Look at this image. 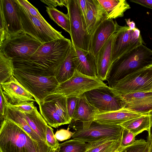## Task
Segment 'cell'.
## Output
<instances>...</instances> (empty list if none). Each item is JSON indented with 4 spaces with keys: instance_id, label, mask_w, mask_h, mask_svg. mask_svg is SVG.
I'll list each match as a JSON object with an SVG mask.
<instances>
[{
    "instance_id": "obj_38",
    "label": "cell",
    "mask_w": 152,
    "mask_h": 152,
    "mask_svg": "<svg viewBox=\"0 0 152 152\" xmlns=\"http://www.w3.org/2000/svg\"><path fill=\"white\" fill-rule=\"evenodd\" d=\"M69 127L68 126L67 129H61L56 132L54 135L58 141H62L72 137L74 132L69 131Z\"/></svg>"
},
{
    "instance_id": "obj_12",
    "label": "cell",
    "mask_w": 152,
    "mask_h": 152,
    "mask_svg": "<svg viewBox=\"0 0 152 152\" xmlns=\"http://www.w3.org/2000/svg\"><path fill=\"white\" fill-rule=\"evenodd\" d=\"M73 128L75 131L72 137L88 143L107 137H120L124 128L119 125L101 124L94 121L87 129H83L81 124H76Z\"/></svg>"
},
{
    "instance_id": "obj_24",
    "label": "cell",
    "mask_w": 152,
    "mask_h": 152,
    "mask_svg": "<svg viewBox=\"0 0 152 152\" xmlns=\"http://www.w3.org/2000/svg\"><path fill=\"white\" fill-rule=\"evenodd\" d=\"M23 113L24 117L31 128L42 140L46 142L48 124L38 111L37 107L35 106L34 110L31 112Z\"/></svg>"
},
{
    "instance_id": "obj_1",
    "label": "cell",
    "mask_w": 152,
    "mask_h": 152,
    "mask_svg": "<svg viewBox=\"0 0 152 152\" xmlns=\"http://www.w3.org/2000/svg\"><path fill=\"white\" fill-rule=\"evenodd\" d=\"M71 46L65 38L42 44L29 59L13 60L15 69L37 75L55 76Z\"/></svg>"
},
{
    "instance_id": "obj_13",
    "label": "cell",
    "mask_w": 152,
    "mask_h": 152,
    "mask_svg": "<svg viewBox=\"0 0 152 152\" xmlns=\"http://www.w3.org/2000/svg\"><path fill=\"white\" fill-rule=\"evenodd\" d=\"M0 11L7 29L8 39L23 32L18 4L16 0H0Z\"/></svg>"
},
{
    "instance_id": "obj_28",
    "label": "cell",
    "mask_w": 152,
    "mask_h": 152,
    "mask_svg": "<svg viewBox=\"0 0 152 152\" xmlns=\"http://www.w3.org/2000/svg\"><path fill=\"white\" fill-rule=\"evenodd\" d=\"M46 8L50 18L70 35V21L68 13L65 14L55 7L46 6Z\"/></svg>"
},
{
    "instance_id": "obj_4",
    "label": "cell",
    "mask_w": 152,
    "mask_h": 152,
    "mask_svg": "<svg viewBox=\"0 0 152 152\" xmlns=\"http://www.w3.org/2000/svg\"><path fill=\"white\" fill-rule=\"evenodd\" d=\"M14 76L32 95L38 105L59 85L55 76L37 75L15 69Z\"/></svg>"
},
{
    "instance_id": "obj_3",
    "label": "cell",
    "mask_w": 152,
    "mask_h": 152,
    "mask_svg": "<svg viewBox=\"0 0 152 152\" xmlns=\"http://www.w3.org/2000/svg\"><path fill=\"white\" fill-rule=\"evenodd\" d=\"M37 145V141L15 123L6 119L1 122L0 152H32Z\"/></svg>"
},
{
    "instance_id": "obj_20",
    "label": "cell",
    "mask_w": 152,
    "mask_h": 152,
    "mask_svg": "<svg viewBox=\"0 0 152 152\" xmlns=\"http://www.w3.org/2000/svg\"><path fill=\"white\" fill-rule=\"evenodd\" d=\"M113 34L99 52L96 57V76L103 81L107 80L111 63V56Z\"/></svg>"
},
{
    "instance_id": "obj_33",
    "label": "cell",
    "mask_w": 152,
    "mask_h": 152,
    "mask_svg": "<svg viewBox=\"0 0 152 152\" xmlns=\"http://www.w3.org/2000/svg\"><path fill=\"white\" fill-rule=\"evenodd\" d=\"M148 143V141L143 139L136 140L132 145L122 148L118 152H144Z\"/></svg>"
},
{
    "instance_id": "obj_39",
    "label": "cell",
    "mask_w": 152,
    "mask_h": 152,
    "mask_svg": "<svg viewBox=\"0 0 152 152\" xmlns=\"http://www.w3.org/2000/svg\"><path fill=\"white\" fill-rule=\"evenodd\" d=\"M34 101L26 102L19 104L12 105L22 113H28L31 112L34 109Z\"/></svg>"
},
{
    "instance_id": "obj_7",
    "label": "cell",
    "mask_w": 152,
    "mask_h": 152,
    "mask_svg": "<svg viewBox=\"0 0 152 152\" xmlns=\"http://www.w3.org/2000/svg\"><path fill=\"white\" fill-rule=\"evenodd\" d=\"M148 66L128 74L116 82L112 88L121 95L152 92V70Z\"/></svg>"
},
{
    "instance_id": "obj_11",
    "label": "cell",
    "mask_w": 152,
    "mask_h": 152,
    "mask_svg": "<svg viewBox=\"0 0 152 152\" xmlns=\"http://www.w3.org/2000/svg\"><path fill=\"white\" fill-rule=\"evenodd\" d=\"M88 102L101 111H111L123 108L122 96L107 85L97 88L84 94Z\"/></svg>"
},
{
    "instance_id": "obj_45",
    "label": "cell",
    "mask_w": 152,
    "mask_h": 152,
    "mask_svg": "<svg viewBox=\"0 0 152 152\" xmlns=\"http://www.w3.org/2000/svg\"><path fill=\"white\" fill-rule=\"evenodd\" d=\"M55 149L48 146L46 142L41 140L38 142V145L32 152H53Z\"/></svg>"
},
{
    "instance_id": "obj_47",
    "label": "cell",
    "mask_w": 152,
    "mask_h": 152,
    "mask_svg": "<svg viewBox=\"0 0 152 152\" xmlns=\"http://www.w3.org/2000/svg\"><path fill=\"white\" fill-rule=\"evenodd\" d=\"M129 1L152 9V0H130Z\"/></svg>"
},
{
    "instance_id": "obj_22",
    "label": "cell",
    "mask_w": 152,
    "mask_h": 152,
    "mask_svg": "<svg viewBox=\"0 0 152 152\" xmlns=\"http://www.w3.org/2000/svg\"><path fill=\"white\" fill-rule=\"evenodd\" d=\"M119 125L129 130L135 136L144 131H147L149 137L152 126V114L144 115L127 121Z\"/></svg>"
},
{
    "instance_id": "obj_16",
    "label": "cell",
    "mask_w": 152,
    "mask_h": 152,
    "mask_svg": "<svg viewBox=\"0 0 152 152\" xmlns=\"http://www.w3.org/2000/svg\"><path fill=\"white\" fill-rule=\"evenodd\" d=\"M144 115L145 114L132 111L124 107L111 111H101L98 110L94 115V121L101 124L119 125Z\"/></svg>"
},
{
    "instance_id": "obj_5",
    "label": "cell",
    "mask_w": 152,
    "mask_h": 152,
    "mask_svg": "<svg viewBox=\"0 0 152 152\" xmlns=\"http://www.w3.org/2000/svg\"><path fill=\"white\" fill-rule=\"evenodd\" d=\"M18 4L23 32L42 44L65 38L62 34L61 32L55 29L48 22H43L32 16Z\"/></svg>"
},
{
    "instance_id": "obj_27",
    "label": "cell",
    "mask_w": 152,
    "mask_h": 152,
    "mask_svg": "<svg viewBox=\"0 0 152 152\" xmlns=\"http://www.w3.org/2000/svg\"><path fill=\"white\" fill-rule=\"evenodd\" d=\"M39 106L40 114L50 126L56 128L65 124L49 102L44 99Z\"/></svg>"
},
{
    "instance_id": "obj_37",
    "label": "cell",
    "mask_w": 152,
    "mask_h": 152,
    "mask_svg": "<svg viewBox=\"0 0 152 152\" xmlns=\"http://www.w3.org/2000/svg\"><path fill=\"white\" fill-rule=\"evenodd\" d=\"M53 131L51 126L48 125L46 132V142L48 146L56 149L59 147V143L55 137Z\"/></svg>"
},
{
    "instance_id": "obj_18",
    "label": "cell",
    "mask_w": 152,
    "mask_h": 152,
    "mask_svg": "<svg viewBox=\"0 0 152 152\" xmlns=\"http://www.w3.org/2000/svg\"><path fill=\"white\" fill-rule=\"evenodd\" d=\"M98 110L88 102L84 94L78 98L72 121H80L83 129L88 128L94 121Z\"/></svg>"
},
{
    "instance_id": "obj_48",
    "label": "cell",
    "mask_w": 152,
    "mask_h": 152,
    "mask_svg": "<svg viewBox=\"0 0 152 152\" xmlns=\"http://www.w3.org/2000/svg\"><path fill=\"white\" fill-rule=\"evenodd\" d=\"M127 25L131 29H134L136 28L135 23L133 21H131L130 19H125Z\"/></svg>"
},
{
    "instance_id": "obj_52",
    "label": "cell",
    "mask_w": 152,
    "mask_h": 152,
    "mask_svg": "<svg viewBox=\"0 0 152 152\" xmlns=\"http://www.w3.org/2000/svg\"><path fill=\"white\" fill-rule=\"evenodd\" d=\"M53 152H59L58 147L57 149H55Z\"/></svg>"
},
{
    "instance_id": "obj_30",
    "label": "cell",
    "mask_w": 152,
    "mask_h": 152,
    "mask_svg": "<svg viewBox=\"0 0 152 152\" xmlns=\"http://www.w3.org/2000/svg\"><path fill=\"white\" fill-rule=\"evenodd\" d=\"M15 67L13 60L6 57L0 51V83H4L14 75Z\"/></svg>"
},
{
    "instance_id": "obj_40",
    "label": "cell",
    "mask_w": 152,
    "mask_h": 152,
    "mask_svg": "<svg viewBox=\"0 0 152 152\" xmlns=\"http://www.w3.org/2000/svg\"><path fill=\"white\" fill-rule=\"evenodd\" d=\"M0 45L8 38V33L2 12L0 11Z\"/></svg>"
},
{
    "instance_id": "obj_10",
    "label": "cell",
    "mask_w": 152,
    "mask_h": 152,
    "mask_svg": "<svg viewBox=\"0 0 152 152\" xmlns=\"http://www.w3.org/2000/svg\"><path fill=\"white\" fill-rule=\"evenodd\" d=\"M145 44L137 28L120 26L114 34L111 56L112 64L124 54L141 45Z\"/></svg>"
},
{
    "instance_id": "obj_32",
    "label": "cell",
    "mask_w": 152,
    "mask_h": 152,
    "mask_svg": "<svg viewBox=\"0 0 152 152\" xmlns=\"http://www.w3.org/2000/svg\"><path fill=\"white\" fill-rule=\"evenodd\" d=\"M121 137H107L94 142L88 143L87 149L86 152H99L115 141L119 140Z\"/></svg>"
},
{
    "instance_id": "obj_41",
    "label": "cell",
    "mask_w": 152,
    "mask_h": 152,
    "mask_svg": "<svg viewBox=\"0 0 152 152\" xmlns=\"http://www.w3.org/2000/svg\"><path fill=\"white\" fill-rule=\"evenodd\" d=\"M78 97H67V105L69 115L71 119L72 118L76 108Z\"/></svg>"
},
{
    "instance_id": "obj_25",
    "label": "cell",
    "mask_w": 152,
    "mask_h": 152,
    "mask_svg": "<svg viewBox=\"0 0 152 152\" xmlns=\"http://www.w3.org/2000/svg\"><path fill=\"white\" fill-rule=\"evenodd\" d=\"M74 54V48L72 44L66 57L58 68L55 75L59 84L70 78L76 70Z\"/></svg>"
},
{
    "instance_id": "obj_53",
    "label": "cell",
    "mask_w": 152,
    "mask_h": 152,
    "mask_svg": "<svg viewBox=\"0 0 152 152\" xmlns=\"http://www.w3.org/2000/svg\"><path fill=\"white\" fill-rule=\"evenodd\" d=\"M149 68L152 70V64L149 65Z\"/></svg>"
},
{
    "instance_id": "obj_50",
    "label": "cell",
    "mask_w": 152,
    "mask_h": 152,
    "mask_svg": "<svg viewBox=\"0 0 152 152\" xmlns=\"http://www.w3.org/2000/svg\"><path fill=\"white\" fill-rule=\"evenodd\" d=\"M149 143L148 144V145L147 147L146 148L145 150V151L144 152H149Z\"/></svg>"
},
{
    "instance_id": "obj_35",
    "label": "cell",
    "mask_w": 152,
    "mask_h": 152,
    "mask_svg": "<svg viewBox=\"0 0 152 152\" xmlns=\"http://www.w3.org/2000/svg\"><path fill=\"white\" fill-rule=\"evenodd\" d=\"M135 136L129 130L124 128L121 138V147L122 148H125L133 144L136 140H135Z\"/></svg>"
},
{
    "instance_id": "obj_19",
    "label": "cell",
    "mask_w": 152,
    "mask_h": 152,
    "mask_svg": "<svg viewBox=\"0 0 152 152\" xmlns=\"http://www.w3.org/2000/svg\"><path fill=\"white\" fill-rule=\"evenodd\" d=\"M86 29L88 34L91 36L99 26L107 19V15L98 0H86Z\"/></svg>"
},
{
    "instance_id": "obj_6",
    "label": "cell",
    "mask_w": 152,
    "mask_h": 152,
    "mask_svg": "<svg viewBox=\"0 0 152 152\" xmlns=\"http://www.w3.org/2000/svg\"><path fill=\"white\" fill-rule=\"evenodd\" d=\"M42 44L22 32L7 39L0 45V51L13 60L29 59Z\"/></svg>"
},
{
    "instance_id": "obj_42",
    "label": "cell",
    "mask_w": 152,
    "mask_h": 152,
    "mask_svg": "<svg viewBox=\"0 0 152 152\" xmlns=\"http://www.w3.org/2000/svg\"><path fill=\"white\" fill-rule=\"evenodd\" d=\"M121 138L99 152H118L122 148L121 146Z\"/></svg>"
},
{
    "instance_id": "obj_8",
    "label": "cell",
    "mask_w": 152,
    "mask_h": 152,
    "mask_svg": "<svg viewBox=\"0 0 152 152\" xmlns=\"http://www.w3.org/2000/svg\"><path fill=\"white\" fill-rule=\"evenodd\" d=\"M106 86L97 77L88 76L76 70L70 78L59 84L53 93L60 94L66 97H79L86 92Z\"/></svg>"
},
{
    "instance_id": "obj_51",
    "label": "cell",
    "mask_w": 152,
    "mask_h": 152,
    "mask_svg": "<svg viewBox=\"0 0 152 152\" xmlns=\"http://www.w3.org/2000/svg\"><path fill=\"white\" fill-rule=\"evenodd\" d=\"M152 140V132L151 133V135L149 137H148V140Z\"/></svg>"
},
{
    "instance_id": "obj_17",
    "label": "cell",
    "mask_w": 152,
    "mask_h": 152,
    "mask_svg": "<svg viewBox=\"0 0 152 152\" xmlns=\"http://www.w3.org/2000/svg\"><path fill=\"white\" fill-rule=\"evenodd\" d=\"M73 46L76 70L88 76L97 77L95 56L90 50H85Z\"/></svg>"
},
{
    "instance_id": "obj_14",
    "label": "cell",
    "mask_w": 152,
    "mask_h": 152,
    "mask_svg": "<svg viewBox=\"0 0 152 152\" xmlns=\"http://www.w3.org/2000/svg\"><path fill=\"white\" fill-rule=\"evenodd\" d=\"M0 85L7 101L11 105L35 101L32 95L14 76H12L8 81Z\"/></svg>"
},
{
    "instance_id": "obj_9",
    "label": "cell",
    "mask_w": 152,
    "mask_h": 152,
    "mask_svg": "<svg viewBox=\"0 0 152 152\" xmlns=\"http://www.w3.org/2000/svg\"><path fill=\"white\" fill-rule=\"evenodd\" d=\"M66 7L70 21V36L72 45L89 50L91 36L87 32L77 0H68Z\"/></svg>"
},
{
    "instance_id": "obj_31",
    "label": "cell",
    "mask_w": 152,
    "mask_h": 152,
    "mask_svg": "<svg viewBox=\"0 0 152 152\" xmlns=\"http://www.w3.org/2000/svg\"><path fill=\"white\" fill-rule=\"evenodd\" d=\"M88 143L73 139L59 144V152H86Z\"/></svg>"
},
{
    "instance_id": "obj_44",
    "label": "cell",
    "mask_w": 152,
    "mask_h": 152,
    "mask_svg": "<svg viewBox=\"0 0 152 152\" xmlns=\"http://www.w3.org/2000/svg\"><path fill=\"white\" fill-rule=\"evenodd\" d=\"M0 119L2 122L4 120L6 103L7 100L3 94L1 85H0Z\"/></svg>"
},
{
    "instance_id": "obj_49",
    "label": "cell",
    "mask_w": 152,
    "mask_h": 152,
    "mask_svg": "<svg viewBox=\"0 0 152 152\" xmlns=\"http://www.w3.org/2000/svg\"><path fill=\"white\" fill-rule=\"evenodd\" d=\"M149 142V152H152V140H148Z\"/></svg>"
},
{
    "instance_id": "obj_29",
    "label": "cell",
    "mask_w": 152,
    "mask_h": 152,
    "mask_svg": "<svg viewBox=\"0 0 152 152\" xmlns=\"http://www.w3.org/2000/svg\"><path fill=\"white\" fill-rule=\"evenodd\" d=\"M124 108L143 114H152V97L124 102Z\"/></svg>"
},
{
    "instance_id": "obj_26",
    "label": "cell",
    "mask_w": 152,
    "mask_h": 152,
    "mask_svg": "<svg viewBox=\"0 0 152 152\" xmlns=\"http://www.w3.org/2000/svg\"><path fill=\"white\" fill-rule=\"evenodd\" d=\"M45 99L52 104L65 124L70 123L72 120L68 111L66 96L60 94L52 93L48 95Z\"/></svg>"
},
{
    "instance_id": "obj_46",
    "label": "cell",
    "mask_w": 152,
    "mask_h": 152,
    "mask_svg": "<svg viewBox=\"0 0 152 152\" xmlns=\"http://www.w3.org/2000/svg\"><path fill=\"white\" fill-rule=\"evenodd\" d=\"M77 1L79 4L82 15L86 24V19L87 13L86 0H77Z\"/></svg>"
},
{
    "instance_id": "obj_21",
    "label": "cell",
    "mask_w": 152,
    "mask_h": 152,
    "mask_svg": "<svg viewBox=\"0 0 152 152\" xmlns=\"http://www.w3.org/2000/svg\"><path fill=\"white\" fill-rule=\"evenodd\" d=\"M4 119L10 120L16 124L37 142L42 140L28 125L24 117L23 113L14 107L7 101Z\"/></svg>"
},
{
    "instance_id": "obj_15",
    "label": "cell",
    "mask_w": 152,
    "mask_h": 152,
    "mask_svg": "<svg viewBox=\"0 0 152 152\" xmlns=\"http://www.w3.org/2000/svg\"><path fill=\"white\" fill-rule=\"evenodd\" d=\"M119 26L116 21L107 19L97 27L91 35L89 50L96 57L102 47L117 31Z\"/></svg>"
},
{
    "instance_id": "obj_34",
    "label": "cell",
    "mask_w": 152,
    "mask_h": 152,
    "mask_svg": "<svg viewBox=\"0 0 152 152\" xmlns=\"http://www.w3.org/2000/svg\"><path fill=\"white\" fill-rule=\"evenodd\" d=\"M32 16L44 22H47L42 16L38 10L27 0H16Z\"/></svg>"
},
{
    "instance_id": "obj_43",
    "label": "cell",
    "mask_w": 152,
    "mask_h": 152,
    "mask_svg": "<svg viewBox=\"0 0 152 152\" xmlns=\"http://www.w3.org/2000/svg\"><path fill=\"white\" fill-rule=\"evenodd\" d=\"M41 1L47 4L48 7H54L57 6L67 7L68 0H41Z\"/></svg>"
},
{
    "instance_id": "obj_23",
    "label": "cell",
    "mask_w": 152,
    "mask_h": 152,
    "mask_svg": "<svg viewBox=\"0 0 152 152\" xmlns=\"http://www.w3.org/2000/svg\"><path fill=\"white\" fill-rule=\"evenodd\" d=\"M105 11L107 19L122 17L124 12L131 8L126 0H98Z\"/></svg>"
},
{
    "instance_id": "obj_2",
    "label": "cell",
    "mask_w": 152,
    "mask_h": 152,
    "mask_svg": "<svg viewBox=\"0 0 152 152\" xmlns=\"http://www.w3.org/2000/svg\"><path fill=\"white\" fill-rule=\"evenodd\" d=\"M152 64V50L142 44L126 53L111 64L107 80L112 87L128 74Z\"/></svg>"
},
{
    "instance_id": "obj_36",
    "label": "cell",
    "mask_w": 152,
    "mask_h": 152,
    "mask_svg": "<svg viewBox=\"0 0 152 152\" xmlns=\"http://www.w3.org/2000/svg\"><path fill=\"white\" fill-rule=\"evenodd\" d=\"M121 96L124 103L152 97V92H137Z\"/></svg>"
}]
</instances>
